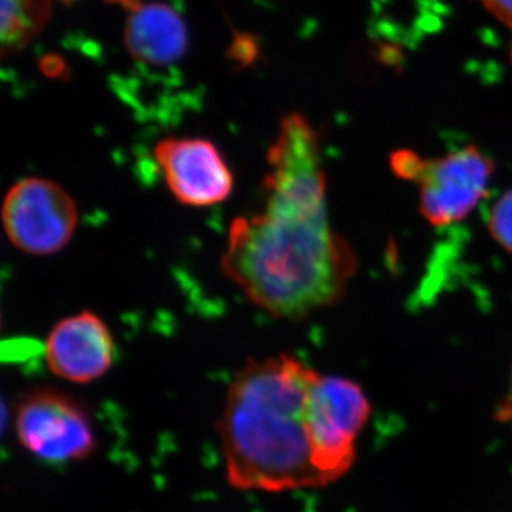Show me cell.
I'll use <instances>...</instances> for the list:
<instances>
[{
  "mask_svg": "<svg viewBox=\"0 0 512 512\" xmlns=\"http://www.w3.org/2000/svg\"><path fill=\"white\" fill-rule=\"evenodd\" d=\"M16 436L32 456L49 464L77 463L93 456L96 431L82 402L60 390H30L16 407Z\"/></svg>",
  "mask_w": 512,
  "mask_h": 512,
  "instance_id": "5b68a950",
  "label": "cell"
},
{
  "mask_svg": "<svg viewBox=\"0 0 512 512\" xmlns=\"http://www.w3.org/2000/svg\"><path fill=\"white\" fill-rule=\"evenodd\" d=\"M510 57H511V63H512V43H511V53H510Z\"/></svg>",
  "mask_w": 512,
  "mask_h": 512,
  "instance_id": "9a60e30c",
  "label": "cell"
},
{
  "mask_svg": "<svg viewBox=\"0 0 512 512\" xmlns=\"http://www.w3.org/2000/svg\"><path fill=\"white\" fill-rule=\"evenodd\" d=\"M49 0H2L3 52L25 45L46 22Z\"/></svg>",
  "mask_w": 512,
  "mask_h": 512,
  "instance_id": "30bf717a",
  "label": "cell"
},
{
  "mask_svg": "<svg viewBox=\"0 0 512 512\" xmlns=\"http://www.w3.org/2000/svg\"><path fill=\"white\" fill-rule=\"evenodd\" d=\"M494 18L512 29V0H477Z\"/></svg>",
  "mask_w": 512,
  "mask_h": 512,
  "instance_id": "7c38bea8",
  "label": "cell"
},
{
  "mask_svg": "<svg viewBox=\"0 0 512 512\" xmlns=\"http://www.w3.org/2000/svg\"><path fill=\"white\" fill-rule=\"evenodd\" d=\"M370 416L365 392L353 380L318 373L306 404V430L313 467L323 485L345 476Z\"/></svg>",
  "mask_w": 512,
  "mask_h": 512,
  "instance_id": "277c9868",
  "label": "cell"
},
{
  "mask_svg": "<svg viewBox=\"0 0 512 512\" xmlns=\"http://www.w3.org/2000/svg\"><path fill=\"white\" fill-rule=\"evenodd\" d=\"M126 45L138 62L165 66L183 57L188 33L183 18L170 6L150 3L131 10L126 26Z\"/></svg>",
  "mask_w": 512,
  "mask_h": 512,
  "instance_id": "9c48e42d",
  "label": "cell"
},
{
  "mask_svg": "<svg viewBox=\"0 0 512 512\" xmlns=\"http://www.w3.org/2000/svg\"><path fill=\"white\" fill-rule=\"evenodd\" d=\"M487 229L495 244L512 255V188L491 205Z\"/></svg>",
  "mask_w": 512,
  "mask_h": 512,
  "instance_id": "8fae6325",
  "label": "cell"
},
{
  "mask_svg": "<svg viewBox=\"0 0 512 512\" xmlns=\"http://www.w3.org/2000/svg\"><path fill=\"white\" fill-rule=\"evenodd\" d=\"M46 363L53 375L72 383H90L106 375L116 357L109 326L90 311L60 320L46 340Z\"/></svg>",
  "mask_w": 512,
  "mask_h": 512,
  "instance_id": "ba28073f",
  "label": "cell"
},
{
  "mask_svg": "<svg viewBox=\"0 0 512 512\" xmlns=\"http://www.w3.org/2000/svg\"><path fill=\"white\" fill-rule=\"evenodd\" d=\"M497 419L501 423L510 424L512 427V372L510 379V386H508L507 393L501 400L497 407Z\"/></svg>",
  "mask_w": 512,
  "mask_h": 512,
  "instance_id": "4fadbf2b",
  "label": "cell"
},
{
  "mask_svg": "<svg viewBox=\"0 0 512 512\" xmlns=\"http://www.w3.org/2000/svg\"><path fill=\"white\" fill-rule=\"evenodd\" d=\"M316 376L285 353L251 359L234 376L218 421L231 487L266 493L325 487L313 467L306 430Z\"/></svg>",
  "mask_w": 512,
  "mask_h": 512,
  "instance_id": "7a4b0ae2",
  "label": "cell"
},
{
  "mask_svg": "<svg viewBox=\"0 0 512 512\" xmlns=\"http://www.w3.org/2000/svg\"><path fill=\"white\" fill-rule=\"evenodd\" d=\"M266 164L264 207L232 221L222 271L262 311L301 320L336 305L359 262L329 220L318 128L302 114L285 116Z\"/></svg>",
  "mask_w": 512,
  "mask_h": 512,
  "instance_id": "6da1fadb",
  "label": "cell"
},
{
  "mask_svg": "<svg viewBox=\"0 0 512 512\" xmlns=\"http://www.w3.org/2000/svg\"><path fill=\"white\" fill-rule=\"evenodd\" d=\"M389 164L399 180L416 185L420 215L434 228L466 220L487 197L495 173L493 158L477 146L440 157L399 148L390 154Z\"/></svg>",
  "mask_w": 512,
  "mask_h": 512,
  "instance_id": "3957f363",
  "label": "cell"
},
{
  "mask_svg": "<svg viewBox=\"0 0 512 512\" xmlns=\"http://www.w3.org/2000/svg\"><path fill=\"white\" fill-rule=\"evenodd\" d=\"M111 3H117V5L123 6V8H127L128 10H134L141 5L140 0H109Z\"/></svg>",
  "mask_w": 512,
  "mask_h": 512,
  "instance_id": "5bb4252c",
  "label": "cell"
},
{
  "mask_svg": "<svg viewBox=\"0 0 512 512\" xmlns=\"http://www.w3.org/2000/svg\"><path fill=\"white\" fill-rule=\"evenodd\" d=\"M3 228L13 247L26 254H56L72 241L79 211L69 192L46 178L13 185L2 208Z\"/></svg>",
  "mask_w": 512,
  "mask_h": 512,
  "instance_id": "8992f818",
  "label": "cell"
},
{
  "mask_svg": "<svg viewBox=\"0 0 512 512\" xmlns=\"http://www.w3.org/2000/svg\"><path fill=\"white\" fill-rule=\"evenodd\" d=\"M165 184L188 207L221 204L231 195L234 175L214 143L200 137H168L154 148Z\"/></svg>",
  "mask_w": 512,
  "mask_h": 512,
  "instance_id": "52a82bcc",
  "label": "cell"
}]
</instances>
